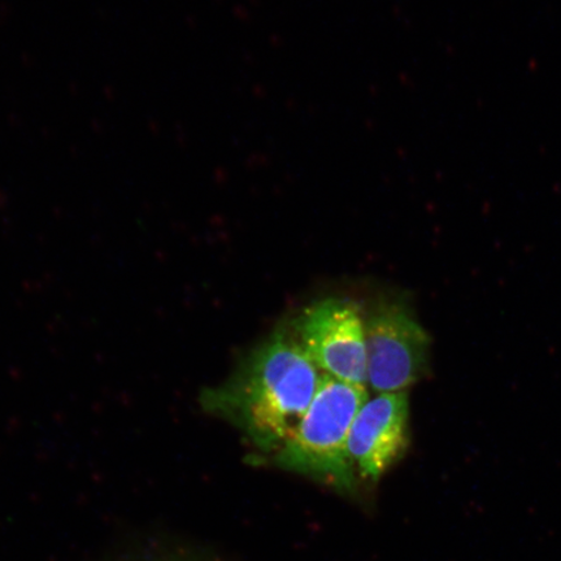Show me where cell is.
Listing matches in <instances>:
<instances>
[{
    "mask_svg": "<svg viewBox=\"0 0 561 561\" xmlns=\"http://www.w3.org/2000/svg\"><path fill=\"white\" fill-rule=\"evenodd\" d=\"M368 399L367 386L322 375L305 417L273 455L276 465L353 494L356 476L348 436L357 412Z\"/></svg>",
    "mask_w": 561,
    "mask_h": 561,
    "instance_id": "2",
    "label": "cell"
},
{
    "mask_svg": "<svg viewBox=\"0 0 561 561\" xmlns=\"http://www.w3.org/2000/svg\"><path fill=\"white\" fill-rule=\"evenodd\" d=\"M296 332L300 346L324 375L367 386L366 319L355 301L328 298L307 307Z\"/></svg>",
    "mask_w": 561,
    "mask_h": 561,
    "instance_id": "3",
    "label": "cell"
},
{
    "mask_svg": "<svg viewBox=\"0 0 561 561\" xmlns=\"http://www.w3.org/2000/svg\"><path fill=\"white\" fill-rule=\"evenodd\" d=\"M322 375L296 335L278 332L256 347L226 382L201 397L209 413L275 455L305 417Z\"/></svg>",
    "mask_w": 561,
    "mask_h": 561,
    "instance_id": "1",
    "label": "cell"
},
{
    "mask_svg": "<svg viewBox=\"0 0 561 561\" xmlns=\"http://www.w3.org/2000/svg\"><path fill=\"white\" fill-rule=\"evenodd\" d=\"M367 385L378 394L401 392L430 367L431 339L410 312L383 305L366 319Z\"/></svg>",
    "mask_w": 561,
    "mask_h": 561,
    "instance_id": "4",
    "label": "cell"
},
{
    "mask_svg": "<svg viewBox=\"0 0 561 561\" xmlns=\"http://www.w3.org/2000/svg\"><path fill=\"white\" fill-rule=\"evenodd\" d=\"M410 403L405 391L368 399L351 425L348 453L355 472L377 481L401 460L410 445Z\"/></svg>",
    "mask_w": 561,
    "mask_h": 561,
    "instance_id": "5",
    "label": "cell"
}]
</instances>
